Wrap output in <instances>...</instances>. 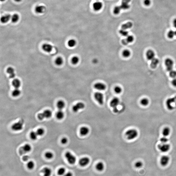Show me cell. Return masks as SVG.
<instances>
[{
    "label": "cell",
    "mask_w": 176,
    "mask_h": 176,
    "mask_svg": "<svg viewBox=\"0 0 176 176\" xmlns=\"http://www.w3.org/2000/svg\"><path fill=\"white\" fill-rule=\"evenodd\" d=\"M138 132L135 129H129L125 133V135L127 139L129 140H132L135 139L138 136Z\"/></svg>",
    "instance_id": "cell-1"
},
{
    "label": "cell",
    "mask_w": 176,
    "mask_h": 176,
    "mask_svg": "<svg viewBox=\"0 0 176 176\" xmlns=\"http://www.w3.org/2000/svg\"><path fill=\"white\" fill-rule=\"evenodd\" d=\"M168 109L170 111L173 110L176 107V96L168 99L166 102Z\"/></svg>",
    "instance_id": "cell-2"
},
{
    "label": "cell",
    "mask_w": 176,
    "mask_h": 176,
    "mask_svg": "<svg viewBox=\"0 0 176 176\" xmlns=\"http://www.w3.org/2000/svg\"><path fill=\"white\" fill-rule=\"evenodd\" d=\"M119 99L117 97H114L111 100L110 105L111 107L113 108V111L114 113L118 112V110L117 107L119 103Z\"/></svg>",
    "instance_id": "cell-3"
},
{
    "label": "cell",
    "mask_w": 176,
    "mask_h": 176,
    "mask_svg": "<svg viewBox=\"0 0 176 176\" xmlns=\"http://www.w3.org/2000/svg\"><path fill=\"white\" fill-rule=\"evenodd\" d=\"M52 111L49 110H45L43 113L39 114L38 115V119L40 120H43L45 118H49L52 117Z\"/></svg>",
    "instance_id": "cell-4"
},
{
    "label": "cell",
    "mask_w": 176,
    "mask_h": 176,
    "mask_svg": "<svg viewBox=\"0 0 176 176\" xmlns=\"http://www.w3.org/2000/svg\"><path fill=\"white\" fill-rule=\"evenodd\" d=\"M65 156L69 164L73 165L76 162V158L70 152H67L66 153Z\"/></svg>",
    "instance_id": "cell-5"
},
{
    "label": "cell",
    "mask_w": 176,
    "mask_h": 176,
    "mask_svg": "<svg viewBox=\"0 0 176 176\" xmlns=\"http://www.w3.org/2000/svg\"><path fill=\"white\" fill-rule=\"evenodd\" d=\"M31 149L32 148L30 144H26L20 148L19 150V153L20 155H24L25 154L30 152Z\"/></svg>",
    "instance_id": "cell-6"
},
{
    "label": "cell",
    "mask_w": 176,
    "mask_h": 176,
    "mask_svg": "<svg viewBox=\"0 0 176 176\" xmlns=\"http://www.w3.org/2000/svg\"><path fill=\"white\" fill-rule=\"evenodd\" d=\"M94 98L99 105H102L104 104L103 95L100 92H97L94 94Z\"/></svg>",
    "instance_id": "cell-7"
},
{
    "label": "cell",
    "mask_w": 176,
    "mask_h": 176,
    "mask_svg": "<svg viewBox=\"0 0 176 176\" xmlns=\"http://www.w3.org/2000/svg\"><path fill=\"white\" fill-rule=\"evenodd\" d=\"M23 122L22 120H20L11 126V128L15 131H21L23 128Z\"/></svg>",
    "instance_id": "cell-8"
},
{
    "label": "cell",
    "mask_w": 176,
    "mask_h": 176,
    "mask_svg": "<svg viewBox=\"0 0 176 176\" xmlns=\"http://www.w3.org/2000/svg\"><path fill=\"white\" fill-rule=\"evenodd\" d=\"M85 107V105L82 102H79L74 105L72 107V110L74 112L77 113L79 110L83 109Z\"/></svg>",
    "instance_id": "cell-9"
},
{
    "label": "cell",
    "mask_w": 176,
    "mask_h": 176,
    "mask_svg": "<svg viewBox=\"0 0 176 176\" xmlns=\"http://www.w3.org/2000/svg\"><path fill=\"white\" fill-rule=\"evenodd\" d=\"M165 63L168 71L170 72L173 70L174 62L172 59L170 58H167L165 60Z\"/></svg>",
    "instance_id": "cell-10"
},
{
    "label": "cell",
    "mask_w": 176,
    "mask_h": 176,
    "mask_svg": "<svg viewBox=\"0 0 176 176\" xmlns=\"http://www.w3.org/2000/svg\"><path fill=\"white\" fill-rule=\"evenodd\" d=\"M158 147L159 150L162 152L165 153L170 150V145L166 143H162L158 145Z\"/></svg>",
    "instance_id": "cell-11"
},
{
    "label": "cell",
    "mask_w": 176,
    "mask_h": 176,
    "mask_svg": "<svg viewBox=\"0 0 176 176\" xmlns=\"http://www.w3.org/2000/svg\"><path fill=\"white\" fill-rule=\"evenodd\" d=\"M170 160V158L168 156L164 155L161 157L160 163L163 166H165L168 164Z\"/></svg>",
    "instance_id": "cell-12"
},
{
    "label": "cell",
    "mask_w": 176,
    "mask_h": 176,
    "mask_svg": "<svg viewBox=\"0 0 176 176\" xmlns=\"http://www.w3.org/2000/svg\"><path fill=\"white\" fill-rule=\"evenodd\" d=\"M131 0H122L121 4L120 7L121 10H128L130 8V6L129 4V2Z\"/></svg>",
    "instance_id": "cell-13"
},
{
    "label": "cell",
    "mask_w": 176,
    "mask_h": 176,
    "mask_svg": "<svg viewBox=\"0 0 176 176\" xmlns=\"http://www.w3.org/2000/svg\"><path fill=\"white\" fill-rule=\"evenodd\" d=\"M90 159L87 157H84L80 159L79 163L80 165L82 167H85L89 163Z\"/></svg>",
    "instance_id": "cell-14"
},
{
    "label": "cell",
    "mask_w": 176,
    "mask_h": 176,
    "mask_svg": "<svg viewBox=\"0 0 176 176\" xmlns=\"http://www.w3.org/2000/svg\"><path fill=\"white\" fill-rule=\"evenodd\" d=\"M134 37L132 35H128L126 39H124L122 41V43L124 45H126L129 43H132L134 40Z\"/></svg>",
    "instance_id": "cell-15"
},
{
    "label": "cell",
    "mask_w": 176,
    "mask_h": 176,
    "mask_svg": "<svg viewBox=\"0 0 176 176\" xmlns=\"http://www.w3.org/2000/svg\"><path fill=\"white\" fill-rule=\"evenodd\" d=\"M89 129L87 127H82L80 129V134L81 135L83 136H87L89 132Z\"/></svg>",
    "instance_id": "cell-16"
},
{
    "label": "cell",
    "mask_w": 176,
    "mask_h": 176,
    "mask_svg": "<svg viewBox=\"0 0 176 176\" xmlns=\"http://www.w3.org/2000/svg\"><path fill=\"white\" fill-rule=\"evenodd\" d=\"M94 88L99 91H104L106 89V87L104 84L101 83H98L94 84Z\"/></svg>",
    "instance_id": "cell-17"
},
{
    "label": "cell",
    "mask_w": 176,
    "mask_h": 176,
    "mask_svg": "<svg viewBox=\"0 0 176 176\" xmlns=\"http://www.w3.org/2000/svg\"><path fill=\"white\" fill-rule=\"evenodd\" d=\"M155 53L153 50H149L146 53V56L148 60H151L155 58Z\"/></svg>",
    "instance_id": "cell-18"
},
{
    "label": "cell",
    "mask_w": 176,
    "mask_h": 176,
    "mask_svg": "<svg viewBox=\"0 0 176 176\" xmlns=\"http://www.w3.org/2000/svg\"><path fill=\"white\" fill-rule=\"evenodd\" d=\"M103 4L100 2L97 1L93 4V7L94 10L96 11H98L103 8Z\"/></svg>",
    "instance_id": "cell-19"
},
{
    "label": "cell",
    "mask_w": 176,
    "mask_h": 176,
    "mask_svg": "<svg viewBox=\"0 0 176 176\" xmlns=\"http://www.w3.org/2000/svg\"><path fill=\"white\" fill-rule=\"evenodd\" d=\"M41 172L43 174L44 176H50L52 174V170L48 167H45L41 170Z\"/></svg>",
    "instance_id": "cell-20"
},
{
    "label": "cell",
    "mask_w": 176,
    "mask_h": 176,
    "mask_svg": "<svg viewBox=\"0 0 176 176\" xmlns=\"http://www.w3.org/2000/svg\"><path fill=\"white\" fill-rule=\"evenodd\" d=\"M42 48L43 50L47 53H50L53 49V46L49 44H44L43 45Z\"/></svg>",
    "instance_id": "cell-21"
},
{
    "label": "cell",
    "mask_w": 176,
    "mask_h": 176,
    "mask_svg": "<svg viewBox=\"0 0 176 176\" xmlns=\"http://www.w3.org/2000/svg\"><path fill=\"white\" fill-rule=\"evenodd\" d=\"M11 16L9 14L5 15L1 18V21L3 24L7 23L11 18Z\"/></svg>",
    "instance_id": "cell-22"
},
{
    "label": "cell",
    "mask_w": 176,
    "mask_h": 176,
    "mask_svg": "<svg viewBox=\"0 0 176 176\" xmlns=\"http://www.w3.org/2000/svg\"><path fill=\"white\" fill-rule=\"evenodd\" d=\"M159 60L157 58H155L151 60L150 63V66L152 68L154 69L157 68V66L159 64Z\"/></svg>",
    "instance_id": "cell-23"
},
{
    "label": "cell",
    "mask_w": 176,
    "mask_h": 176,
    "mask_svg": "<svg viewBox=\"0 0 176 176\" xmlns=\"http://www.w3.org/2000/svg\"><path fill=\"white\" fill-rule=\"evenodd\" d=\"M45 8L43 6L38 5L36 7L35 10L37 14H41L44 11Z\"/></svg>",
    "instance_id": "cell-24"
},
{
    "label": "cell",
    "mask_w": 176,
    "mask_h": 176,
    "mask_svg": "<svg viewBox=\"0 0 176 176\" xmlns=\"http://www.w3.org/2000/svg\"><path fill=\"white\" fill-rule=\"evenodd\" d=\"M96 168L97 171L99 172L103 171L104 168V165L103 163L100 162L97 163L96 165Z\"/></svg>",
    "instance_id": "cell-25"
},
{
    "label": "cell",
    "mask_w": 176,
    "mask_h": 176,
    "mask_svg": "<svg viewBox=\"0 0 176 176\" xmlns=\"http://www.w3.org/2000/svg\"><path fill=\"white\" fill-rule=\"evenodd\" d=\"M56 105L59 110H62L65 107V104L63 100H59L57 102Z\"/></svg>",
    "instance_id": "cell-26"
},
{
    "label": "cell",
    "mask_w": 176,
    "mask_h": 176,
    "mask_svg": "<svg viewBox=\"0 0 176 176\" xmlns=\"http://www.w3.org/2000/svg\"><path fill=\"white\" fill-rule=\"evenodd\" d=\"M132 26L133 24L132 22H128L126 23V24L122 25L121 27V29L126 30L128 29L132 28Z\"/></svg>",
    "instance_id": "cell-27"
},
{
    "label": "cell",
    "mask_w": 176,
    "mask_h": 176,
    "mask_svg": "<svg viewBox=\"0 0 176 176\" xmlns=\"http://www.w3.org/2000/svg\"><path fill=\"white\" fill-rule=\"evenodd\" d=\"M12 84L15 88H19L21 85V82L19 80L15 79L12 81Z\"/></svg>",
    "instance_id": "cell-28"
},
{
    "label": "cell",
    "mask_w": 176,
    "mask_h": 176,
    "mask_svg": "<svg viewBox=\"0 0 176 176\" xmlns=\"http://www.w3.org/2000/svg\"><path fill=\"white\" fill-rule=\"evenodd\" d=\"M56 118L59 120H61L63 118L64 114L62 110H59L57 112L56 114Z\"/></svg>",
    "instance_id": "cell-29"
},
{
    "label": "cell",
    "mask_w": 176,
    "mask_h": 176,
    "mask_svg": "<svg viewBox=\"0 0 176 176\" xmlns=\"http://www.w3.org/2000/svg\"><path fill=\"white\" fill-rule=\"evenodd\" d=\"M170 133H171V130L169 128H165L163 130L162 134L164 136H168L170 135Z\"/></svg>",
    "instance_id": "cell-30"
},
{
    "label": "cell",
    "mask_w": 176,
    "mask_h": 176,
    "mask_svg": "<svg viewBox=\"0 0 176 176\" xmlns=\"http://www.w3.org/2000/svg\"><path fill=\"white\" fill-rule=\"evenodd\" d=\"M19 16L17 14H15L12 15L11 17V21L14 23H16L19 21Z\"/></svg>",
    "instance_id": "cell-31"
},
{
    "label": "cell",
    "mask_w": 176,
    "mask_h": 176,
    "mask_svg": "<svg viewBox=\"0 0 176 176\" xmlns=\"http://www.w3.org/2000/svg\"><path fill=\"white\" fill-rule=\"evenodd\" d=\"M149 100H148V99L146 98L143 99L140 101V103L141 105L144 106H147L149 104Z\"/></svg>",
    "instance_id": "cell-32"
},
{
    "label": "cell",
    "mask_w": 176,
    "mask_h": 176,
    "mask_svg": "<svg viewBox=\"0 0 176 176\" xmlns=\"http://www.w3.org/2000/svg\"><path fill=\"white\" fill-rule=\"evenodd\" d=\"M21 93V92L19 88H15V89L12 91V95L13 97H17L19 96Z\"/></svg>",
    "instance_id": "cell-33"
},
{
    "label": "cell",
    "mask_w": 176,
    "mask_h": 176,
    "mask_svg": "<svg viewBox=\"0 0 176 176\" xmlns=\"http://www.w3.org/2000/svg\"><path fill=\"white\" fill-rule=\"evenodd\" d=\"M123 56L125 58H128L131 55V52L128 50H125L122 53Z\"/></svg>",
    "instance_id": "cell-34"
},
{
    "label": "cell",
    "mask_w": 176,
    "mask_h": 176,
    "mask_svg": "<svg viewBox=\"0 0 176 176\" xmlns=\"http://www.w3.org/2000/svg\"><path fill=\"white\" fill-rule=\"evenodd\" d=\"M30 136L31 139L32 140H35L37 139L38 135L37 133L36 132L32 131V132H31Z\"/></svg>",
    "instance_id": "cell-35"
},
{
    "label": "cell",
    "mask_w": 176,
    "mask_h": 176,
    "mask_svg": "<svg viewBox=\"0 0 176 176\" xmlns=\"http://www.w3.org/2000/svg\"><path fill=\"white\" fill-rule=\"evenodd\" d=\"M27 168L29 170H31L34 168L35 166V163L32 161H30L28 162L27 164Z\"/></svg>",
    "instance_id": "cell-36"
},
{
    "label": "cell",
    "mask_w": 176,
    "mask_h": 176,
    "mask_svg": "<svg viewBox=\"0 0 176 176\" xmlns=\"http://www.w3.org/2000/svg\"><path fill=\"white\" fill-rule=\"evenodd\" d=\"M63 62V60L62 58L60 57H58L56 58L55 60V63L56 65L60 66L62 65Z\"/></svg>",
    "instance_id": "cell-37"
},
{
    "label": "cell",
    "mask_w": 176,
    "mask_h": 176,
    "mask_svg": "<svg viewBox=\"0 0 176 176\" xmlns=\"http://www.w3.org/2000/svg\"><path fill=\"white\" fill-rule=\"evenodd\" d=\"M68 44L69 47H73L76 45V42L75 40L71 39L69 40Z\"/></svg>",
    "instance_id": "cell-38"
},
{
    "label": "cell",
    "mask_w": 176,
    "mask_h": 176,
    "mask_svg": "<svg viewBox=\"0 0 176 176\" xmlns=\"http://www.w3.org/2000/svg\"><path fill=\"white\" fill-rule=\"evenodd\" d=\"M72 63L73 65H76L78 63L79 61V59L77 56H74L71 59Z\"/></svg>",
    "instance_id": "cell-39"
},
{
    "label": "cell",
    "mask_w": 176,
    "mask_h": 176,
    "mask_svg": "<svg viewBox=\"0 0 176 176\" xmlns=\"http://www.w3.org/2000/svg\"><path fill=\"white\" fill-rule=\"evenodd\" d=\"M65 173L66 169L64 168H60L58 170V174L59 176H63Z\"/></svg>",
    "instance_id": "cell-40"
},
{
    "label": "cell",
    "mask_w": 176,
    "mask_h": 176,
    "mask_svg": "<svg viewBox=\"0 0 176 176\" xmlns=\"http://www.w3.org/2000/svg\"><path fill=\"white\" fill-rule=\"evenodd\" d=\"M45 156L47 159H52L54 157V154L51 152H46L45 154Z\"/></svg>",
    "instance_id": "cell-41"
},
{
    "label": "cell",
    "mask_w": 176,
    "mask_h": 176,
    "mask_svg": "<svg viewBox=\"0 0 176 176\" xmlns=\"http://www.w3.org/2000/svg\"><path fill=\"white\" fill-rule=\"evenodd\" d=\"M119 33L121 35L124 37H127L128 35V31L125 30L121 29L119 31Z\"/></svg>",
    "instance_id": "cell-42"
},
{
    "label": "cell",
    "mask_w": 176,
    "mask_h": 176,
    "mask_svg": "<svg viewBox=\"0 0 176 176\" xmlns=\"http://www.w3.org/2000/svg\"><path fill=\"white\" fill-rule=\"evenodd\" d=\"M121 10V9L119 6H115L114 9V13L115 15H118L120 13Z\"/></svg>",
    "instance_id": "cell-43"
},
{
    "label": "cell",
    "mask_w": 176,
    "mask_h": 176,
    "mask_svg": "<svg viewBox=\"0 0 176 176\" xmlns=\"http://www.w3.org/2000/svg\"><path fill=\"white\" fill-rule=\"evenodd\" d=\"M38 136H43L45 132L43 128H39L37 129L36 132Z\"/></svg>",
    "instance_id": "cell-44"
},
{
    "label": "cell",
    "mask_w": 176,
    "mask_h": 176,
    "mask_svg": "<svg viewBox=\"0 0 176 176\" xmlns=\"http://www.w3.org/2000/svg\"><path fill=\"white\" fill-rule=\"evenodd\" d=\"M114 91L117 94H119L121 93L122 92L121 88L119 86H117L114 88Z\"/></svg>",
    "instance_id": "cell-45"
},
{
    "label": "cell",
    "mask_w": 176,
    "mask_h": 176,
    "mask_svg": "<svg viewBox=\"0 0 176 176\" xmlns=\"http://www.w3.org/2000/svg\"><path fill=\"white\" fill-rule=\"evenodd\" d=\"M175 36V31L172 30L170 31L168 34V36L170 39H172Z\"/></svg>",
    "instance_id": "cell-46"
},
{
    "label": "cell",
    "mask_w": 176,
    "mask_h": 176,
    "mask_svg": "<svg viewBox=\"0 0 176 176\" xmlns=\"http://www.w3.org/2000/svg\"><path fill=\"white\" fill-rule=\"evenodd\" d=\"M143 163L141 161H138L135 163V166L136 168H140L142 167L143 166Z\"/></svg>",
    "instance_id": "cell-47"
},
{
    "label": "cell",
    "mask_w": 176,
    "mask_h": 176,
    "mask_svg": "<svg viewBox=\"0 0 176 176\" xmlns=\"http://www.w3.org/2000/svg\"><path fill=\"white\" fill-rule=\"evenodd\" d=\"M160 142L162 143H167L168 141V139L167 137L163 136L160 139Z\"/></svg>",
    "instance_id": "cell-48"
},
{
    "label": "cell",
    "mask_w": 176,
    "mask_h": 176,
    "mask_svg": "<svg viewBox=\"0 0 176 176\" xmlns=\"http://www.w3.org/2000/svg\"><path fill=\"white\" fill-rule=\"evenodd\" d=\"M170 76L171 77L175 78L176 77V71L172 70L170 72Z\"/></svg>",
    "instance_id": "cell-49"
},
{
    "label": "cell",
    "mask_w": 176,
    "mask_h": 176,
    "mask_svg": "<svg viewBox=\"0 0 176 176\" xmlns=\"http://www.w3.org/2000/svg\"><path fill=\"white\" fill-rule=\"evenodd\" d=\"M7 73L9 74V75L15 73V70H14V69L11 67L8 68L7 69Z\"/></svg>",
    "instance_id": "cell-50"
},
{
    "label": "cell",
    "mask_w": 176,
    "mask_h": 176,
    "mask_svg": "<svg viewBox=\"0 0 176 176\" xmlns=\"http://www.w3.org/2000/svg\"><path fill=\"white\" fill-rule=\"evenodd\" d=\"M68 142V139L66 137H63L61 140V143L62 144H66Z\"/></svg>",
    "instance_id": "cell-51"
},
{
    "label": "cell",
    "mask_w": 176,
    "mask_h": 176,
    "mask_svg": "<svg viewBox=\"0 0 176 176\" xmlns=\"http://www.w3.org/2000/svg\"><path fill=\"white\" fill-rule=\"evenodd\" d=\"M29 157L27 155H24V156H23V158H22V159L24 161H26L29 160Z\"/></svg>",
    "instance_id": "cell-52"
},
{
    "label": "cell",
    "mask_w": 176,
    "mask_h": 176,
    "mask_svg": "<svg viewBox=\"0 0 176 176\" xmlns=\"http://www.w3.org/2000/svg\"><path fill=\"white\" fill-rule=\"evenodd\" d=\"M151 3L150 0H145L144 1V4L146 6H149Z\"/></svg>",
    "instance_id": "cell-53"
},
{
    "label": "cell",
    "mask_w": 176,
    "mask_h": 176,
    "mask_svg": "<svg viewBox=\"0 0 176 176\" xmlns=\"http://www.w3.org/2000/svg\"><path fill=\"white\" fill-rule=\"evenodd\" d=\"M172 84L174 87H176V78H173V80L172 81Z\"/></svg>",
    "instance_id": "cell-54"
},
{
    "label": "cell",
    "mask_w": 176,
    "mask_h": 176,
    "mask_svg": "<svg viewBox=\"0 0 176 176\" xmlns=\"http://www.w3.org/2000/svg\"><path fill=\"white\" fill-rule=\"evenodd\" d=\"M63 176H73V174L71 172H68L65 173Z\"/></svg>",
    "instance_id": "cell-55"
},
{
    "label": "cell",
    "mask_w": 176,
    "mask_h": 176,
    "mask_svg": "<svg viewBox=\"0 0 176 176\" xmlns=\"http://www.w3.org/2000/svg\"><path fill=\"white\" fill-rule=\"evenodd\" d=\"M15 73H13L11 74H10V76H9V77H10V78L11 79H13L15 77Z\"/></svg>",
    "instance_id": "cell-56"
},
{
    "label": "cell",
    "mask_w": 176,
    "mask_h": 176,
    "mask_svg": "<svg viewBox=\"0 0 176 176\" xmlns=\"http://www.w3.org/2000/svg\"><path fill=\"white\" fill-rule=\"evenodd\" d=\"M173 25L174 27L176 28V19H175L173 21Z\"/></svg>",
    "instance_id": "cell-57"
},
{
    "label": "cell",
    "mask_w": 176,
    "mask_h": 176,
    "mask_svg": "<svg viewBox=\"0 0 176 176\" xmlns=\"http://www.w3.org/2000/svg\"><path fill=\"white\" fill-rule=\"evenodd\" d=\"M93 62L94 63H97V59H94L93 60Z\"/></svg>",
    "instance_id": "cell-58"
},
{
    "label": "cell",
    "mask_w": 176,
    "mask_h": 176,
    "mask_svg": "<svg viewBox=\"0 0 176 176\" xmlns=\"http://www.w3.org/2000/svg\"><path fill=\"white\" fill-rule=\"evenodd\" d=\"M22 0H15V1L17 2H20Z\"/></svg>",
    "instance_id": "cell-59"
},
{
    "label": "cell",
    "mask_w": 176,
    "mask_h": 176,
    "mask_svg": "<svg viewBox=\"0 0 176 176\" xmlns=\"http://www.w3.org/2000/svg\"><path fill=\"white\" fill-rule=\"evenodd\" d=\"M175 35L176 36V30L175 31Z\"/></svg>",
    "instance_id": "cell-60"
},
{
    "label": "cell",
    "mask_w": 176,
    "mask_h": 176,
    "mask_svg": "<svg viewBox=\"0 0 176 176\" xmlns=\"http://www.w3.org/2000/svg\"><path fill=\"white\" fill-rule=\"evenodd\" d=\"M5 0H0V1H4Z\"/></svg>",
    "instance_id": "cell-61"
},
{
    "label": "cell",
    "mask_w": 176,
    "mask_h": 176,
    "mask_svg": "<svg viewBox=\"0 0 176 176\" xmlns=\"http://www.w3.org/2000/svg\"><path fill=\"white\" fill-rule=\"evenodd\" d=\"M96 0L98 1L99 0Z\"/></svg>",
    "instance_id": "cell-62"
}]
</instances>
